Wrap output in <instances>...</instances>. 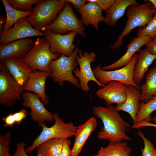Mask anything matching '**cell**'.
Returning <instances> with one entry per match:
<instances>
[{"label":"cell","mask_w":156,"mask_h":156,"mask_svg":"<svg viewBox=\"0 0 156 156\" xmlns=\"http://www.w3.org/2000/svg\"><path fill=\"white\" fill-rule=\"evenodd\" d=\"M92 109L94 115L101 119L103 125L98 133L97 137L99 139L111 142L131 140L126 131L131 126L121 117L115 107L96 106Z\"/></svg>","instance_id":"6da1fadb"},{"label":"cell","mask_w":156,"mask_h":156,"mask_svg":"<svg viewBox=\"0 0 156 156\" xmlns=\"http://www.w3.org/2000/svg\"><path fill=\"white\" fill-rule=\"evenodd\" d=\"M141 4L131 5L127 8V20L125 28L113 44L109 48L113 49L120 48L123 44V38L129 34L135 28L144 27L147 25L152 19L156 10L152 3L149 1Z\"/></svg>","instance_id":"7a4b0ae2"},{"label":"cell","mask_w":156,"mask_h":156,"mask_svg":"<svg viewBox=\"0 0 156 156\" xmlns=\"http://www.w3.org/2000/svg\"><path fill=\"white\" fill-rule=\"evenodd\" d=\"M66 2L65 0H39L26 19L33 27L41 31L55 20Z\"/></svg>","instance_id":"3957f363"},{"label":"cell","mask_w":156,"mask_h":156,"mask_svg":"<svg viewBox=\"0 0 156 156\" xmlns=\"http://www.w3.org/2000/svg\"><path fill=\"white\" fill-rule=\"evenodd\" d=\"M79 42L73 53L70 56L62 55L52 61L49 64L51 72L49 77L55 83L62 86L64 82L68 81L77 88L79 87V80L73 75V71L79 64L77 60L79 49Z\"/></svg>","instance_id":"277c9868"},{"label":"cell","mask_w":156,"mask_h":156,"mask_svg":"<svg viewBox=\"0 0 156 156\" xmlns=\"http://www.w3.org/2000/svg\"><path fill=\"white\" fill-rule=\"evenodd\" d=\"M59 57L51 51L50 44L44 36L34 40L32 48L23 59L33 72L42 71L51 73L50 63Z\"/></svg>","instance_id":"5b68a950"},{"label":"cell","mask_w":156,"mask_h":156,"mask_svg":"<svg viewBox=\"0 0 156 156\" xmlns=\"http://www.w3.org/2000/svg\"><path fill=\"white\" fill-rule=\"evenodd\" d=\"M85 29L82 22L77 17L71 4L66 2L55 20L41 31L47 30L54 33L61 34L75 31L80 36L84 37Z\"/></svg>","instance_id":"8992f818"},{"label":"cell","mask_w":156,"mask_h":156,"mask_svg":"<svg viewBox=\"0 0 156 156\" xmlns=\"http://www.w3.org/2000/svg\"><path fill=\"white\" fill-rule=\"evenodd\" d=\"M53 115L55 121L54 124L49 127L47 126L42 127L40 134L25 150L27 154L31 153L39 144L47 140L56 138L66 139L75 135L77 127L73 123L65 122L57 113L53 114Z\"/></svg>","instance_id":"52a82bcc"},{"label":"cell","mask_w":156,"mask_h":156,"mask_svg":"<svg viewBox=\"0 0 156 156\" xmlns=\"http://www.w3.org/2000/svg\"><path fill=\"white\" fill-rule=\"evenodd\" d=\"M138 54L134 55L131 62L122 68L113 70H105L102 69L99 64L92 69L94 75L98 81L103 86L109 82L115 81L120 82L126 86H132L139 90L140 87L135 83L133 77V71L136 63Z\"/></svg>","instance_id":"ba28073f"},{"label":"cell","mask_w":156,"mask_h":156,"mask_svg":"<svg viewBox=\"0 0 156 156\" xmlns=\"http://www.w3.org/2000/svg\"><path fill=\"white\" fill-rule=\"evenodd\" d=\"M23 86L18 84L10 74L4 63L0 64V104L13 107L17 100H21Z\"/></svg>","instance_id":"9c48e42d"},{"label":"cell","mask_w":156,"mask_h":156,"mask_svg":"<svg viewBox=\"0 0 156 156\" xmlns=\"http://www.w3.org/2000/svg\"><path fill=\"white\" fill-rule=\"evenodd\" d=\"M96 56L94 52L82 53L80 49L77 56L79 68H77L73 73L75 77L79 79V88L84 92H87L90 90L88 83L90 81L95 82L99 87L104 86L98 81L91 68V63L95 61Z\"/></svg>","instance_id":"30bf717a"},{"label":"cell","mask_w":156,"mask_h":156,"mask_svg":"<svg viewBox=\"0 0 156 156\" xmlns=\"http://www.w3.org/2000/svg\"><path fill=\"white\" fill-rule=\"evenodd\" d=\"M43 32L53 53L60 56L62 55L70 56L73 53L76 48L73 41L78 34L77 32L72 31L65 34H55L47 30Z\"/></svg>","instance_id":"8fae6325"},{"label":"cell","mask_w":156,"mask_h":156,"mask_svg":"<svg viewBox=\"0 0 156 156\" xmlns=\"http://www.w3.org/2000/svg\"><path fill=\"white\" fill-rule=\"evenodd\" d=\"M21 97L23 101V105L30 108L31 118L37 122L39 127H42L47 126L46 121L54 120L53 114L45 108L38 94L29 92H23Z\"/></svg>","instance_id":"7c38bea8"},{"label":"cell","mask_w":156,"mask_h":156,"mask_svg":"<svg viewBox=\"0 0 156 156\" xmlns=\"http://www.w3.org/2000/svg\"><path fill=\"white\" fill-rule=\"evenodd\" d=\"M44 36L43 32L34 28L26 18H24L17 21L12 27L0 34V43L2 44L18 40Z\"/></svg>","instance_id":"4fadbf2b"},{"label":"cell","mask_w":156,"mask_h":156,"mask_svg":"<svg viewBox=\"0 0 156 156\" xmlns=\"http://www.w3.org/2000/svg\"><path fill=\"white\" fill-rule=\"evenodd\" d=\"M34 42L32 39L27 38L0 44V61L23 58L32 48Z\"/></svg>","instance_id":"5bb4252c"},{"label":"cell","mask_w":156,"mask_h":156,"mask_svg":"<svg viewBox=\"0 0 156 156\" xmlns=\"http://www.w3.org/2000/svg\"><path fill=\"white\" fill-rule=\"evenodd\" d=\"M126 86L122 83L113 81L104 85L96 91V94L103 99L108 105L113 103L117 105L123 103L127 97Z\"/></svg>","instance_id":"9a60e30c"},{"label":"cell","mask_w":156,"mask_h":156,"mask_svg":"<svg viewBox=\"0 0 156 156\" xmlns=\"http://www.w3.org/2000/svg\"><path fill=\"white\" fill-rule=\"evenodd\" d=\"M51 73L42 71L33 72L23 86L24 91L33 92L38 94L44 105H47L49 101L46 93L45 84L47 79L50 76Z\"/></svg>","instance_id":"2e32d148"},{"label":"cell","mask_w":156,"mask_h":156,"mask_svg":"<svg viewBox=\"0 0 156 156\" xmlns=\"http://www.w3.org/2000/svg\"><path fill=\"white\" fill-rule=\"evenodd\" d=\"M152 38L149 36L134 37L127 46V50L124 55L115 62L102 67L103 70H108L125 66L129 64L137 51H139L141 48Z\"/></svg>","instance_id":"e0dca14e"},{"label":"cell","mask_w":156,"mask_h":156,"mask_svg":"<svg viewBox=\"0 0 156 156\" xmlns=\"http://www.w3.org/2000/svg\"><path fill=\"white\" fill-rule=\"evenodd\" d=\"M97 125L96 118L92 117L77 127L75 135L74 144L70 156H78L88 138L95 129Z\"/></svg>","instance_id":"ac0fdd59"},{"label":"cell","mask_w":156,"mask_h":156,"mask_svg":"<svg viewBox=\"0 0 156 156\" xmlns=\"http://www.w3.org/2000/svg\"><path fill=\"white\" fill-rule=\"evenodd\" d=\"M16 82L23 86L33 72L22 58L10 59L3 61Z\"/></svg>","instance_id":"d6986e66"},{"label":"cell","mask_w":156,"mask_h":156,"mask_svg":"<svg viewBox=\"0 0 156 156\" xmlns=\"http://www.w3.org/2000/svg\"><path fill=\"white\" fill-rule=\"evenodd\" d=\"M86 1L88 2L77 10L81 16V20L84 26L92 25L96 30H98L99 22H104L105 19V17L102 14L103 10L95 3Z\"/></svg>","instance_id":"ffe728a7"},{"label":"cell","mask_w":156,"mask_h":156,"mask_svg":"<svg viewBox=\"0 0 156 156\" xmlns=\"http://www.w3.org/2000/svg\"><path fill=\"white\" fill-rule=\"evenodd\" d=\"M126 91V101L122 104L117 105L115 107L118 111H122L128 113L134 122L140 107V92L137 88L132 86H127Z\"/></svg>","instance_id":"44dd1931"},{"label":"cell","mask_w":156,"mask_h":156,"mask_svg":"<svg viewBox=\"0 0 156 156\" xmlns=\"http://www.w3.org/2000/svg\"><path fill=\"white\" fill-rule=\"evenodd\" d=\"M156 60V55L151 54L146 48L139 51L133 71V80L137 85L140 84L149 66Z\"/></svg>","instance_id":"7402d4cb"},{"label":"cell","mask_w":156,"mask_h":156,"mask_svg":"<svg viewBox=\"0 0 156 156\" xmlns=\"http://www.w3.org/2000/svg\"><path fill=\"white\" fill-rule=\"evenodd\" d=\"M138 4L135 0H116L112 6L105 10L104 22L109 26L116 25L123 16L129 6Z\"/></svg>","instance_id":"603a6c76"},{"label":"cell","mask_w":156,"mask_h":156,"mask_svg":"<svg viewBox=\"0 0 156 156\" xmlns=\"http://www.w3.org/2000/svg\"><path fill=\"white\" fill-rule=\"evenodd\" d=\"M131 148L126 142H111L101 146L97 154L90 156H130Z\"/></svg>","instance_id":"cb8c5ba5"},{"label":"cell","mask_w":156,"mask_h":156,"mask_svg":"<svg viewBox=\"0 0 156 156\" xmlns=\"http://www.w3.org/2000/svg\"><path fill=\"white\" fill-rule=\"evenodd\" d=\"M64 139L53 138L47 140L37 147V156H60Z\"/></svg>","instance_id":"d4e9b609"},{"label":"cell","mask_w":156,"mask_h":156,"mask_svg":"<svg viewBox=\"0 0 156 156\" xmlns=\"http://www.w3.org/2000/svg\"><path fill=\"white\" fill-rule=\"evenodd\" d=\"M155 66L146 75L144 83L140 87V101L146 102L156 96V60Z\"/></svg>","instance_id":"484cf974"},{"label":"cell","mask_w":156,"mask_h":156,"mask_svg":"<svg viewBox=\"0 0 156 156\" xmlns=\"http://www.w3.org/2000/svg\"><path fill=\"white\" fill-rule=\"evenodd\" d=\"M6 13V20L2 32L8 30L20 19L29 16L32 11L22 12L12 7L6 0H1Z\"/></svg>","instance_id":"4316f807"},{"label":"cell","mask_w":156,"mask_h":156,"mask_svg":"<svg viewBox=\"0 0 156 156\" xmlns=\"http://www.w3.org/2000/svg\"><path fill=\"white\" fill-rule=\"evenodd\" d=\"M156 110V96L145 103L143 102L140 103L139 111L133 124H136L143 120L149 122L152 120L151 114Z\"/></svg>","instance_id":"83f0119b"},{"label":"cell","mask_w":156,"mask_h":156,"mask_svg":"<svg viewBox=\"0 0 156 156\" xmlns=\"http://www.w3.org/2000/svg\"><path fill=\"white\" fill-rule=\"evenodd\" d=\"M27 115L26 111L24 109L14 113H10L8 116L2 118L4 122L3 126L12 127L15 124L19 125Z\"/></svg>","instance_id":"f1b7e54d"},{"label":"cell","mask_w":156,"mask_h":156,"mask_svg":"<svg viewBox=\"0 0 156 156\" xmlns=\"http://www.w3.org/2000/svg\"><path fill=\"white\" fill-rule=\"evenodd\" d=\"M8 4L15 9L21 11H32L33 5L39 0H6Z\"/></svg>","instance_id":"f546056e"},{"label":"cell","mask_w":156,"mask_h":156,"mask_svg":"<svg viewBox=\"0 0 156 156\" xmlns=\"http://www.w3.org/2000/svg\"><path fill=\"white\" fill-rule=\"evenodd\" d=\"M137 36V37L149 36L152 38H156V10L146 26L143 28H139Z\"/></svg>","instance_id":"4dcf8cb0"},{"label":"cell","mask_w":156,"mask_h":156,"mask_svg":"<svg viewBox=\"0 0 156 156\" xmlns=\"http://www.w3.org/2000/svg\"><path fill=\"white\" fill-rule=\"evenodd\" d=\"M139 135L142 138L144 143V147L141 149L142 155L140 156H156V149L152 142L144 134L139 131Z\"/></svg>","instance_id":"1f68e13d"},{"label":"cell","mask_w":156,"mask_h":156,"mask_svg":"<svg viewBox=\"0 0 156 156\" xmlns=\"http://www.w3.org/2000/svg\"><path fill=\"white\" fill-rule=\"evenodd\" d=\"M11 140V134L9 132L0 135V156H13L9 153Z\"/></svg>","instance_id":"d6a6232c"},{"label":"cell","mask_w":156,"mask_h":156,"mask_svg":"<svg viewBox=\"0 0 156 156\" xmlns=\"http://www.w3.org/2000/svg\"><path fill=\"white\" fill-rule=\"evenodd\" d=\"M96 3L102 10L105 11L110 8L114 5L116 0H88Z\"/></svg>","instance_id":"836d02e7"},{"label":"cell","mask_w":156,"mask_h":156,"mask_svg":"<svg viewBox=\"0 0 156 156\" xmlns=\"http://www.w3.org/2000/svg\"><path fill=\"white\" fill-rule=\"evenodd\" d=\"M71 142L68 138L64 139L60 156H70L71 149L70 146Z\"/></svg>","instance_id":"e575fe53"},{"label":"cell","mask_w":156,"mask_h":156,"mask_svg":"<svg viewBox=\"0 0 156 156\" xmlns=\"http://www.w3.org/2000/svg\"><path fill=\"white\" fill-rule=\"evenodd\" d=\"M25 143L23 142L17 143L16 149L13 156H29L25 151Z\"/></svg>","instance_id":"d590c367"},{"label":"cell","mask_w":156,"mask_h":156,"mask_svg":"<svg viewBox=\"0 0 156 156\" xmlns=\"http://www.w3.org/2000/svg\"><path fill=\"white\" fill-rule=\"evenodd\" d=\"M145 45L150 53L156 55V38H152Z\"/></svg>","instance_id":"8d00e7d4"},{"label":"cell","mask_w":156,"mask_h":156,"mask_svg":"<svg viewBox=\"0 0 156 156\" xmlns=\"http://www.w3.org/2000/svg\"><path fill=\"white\" fill-rule=\"evenodd\" d=\"M66 2L73 5V7L77 10L81 8L86 4L85 0H65Z\"/></svg>","instance_id":"74e56055"},{"label":"cell","mask_w":156,"mask_h":156,"mask_svg":"<svg viewBox=\"0 0 156 156\" xmlns=\"http://www.w3.org/2000/svg\"><path fill=\"white\" fill-rule=\"evenodd\" d=\"M153 127L156 128V124L143 120L139 123L134 124L131 126V128L139 129L141 127Z\"/></svg>","instance_id":"f35d334b"},{"label":"cell","mask_w":156,"mask_h":156,"mask_svg":"<svg viewBox=\"0 0 156 156\" xmlns=\"http://www.w3.org/2000/svg\"><path fill=\"white\" fill-rule=\"evenodd\" d=\"M6 20V18L2 16H0V34L1 33L3 30V28L5 26Z\"/></svg>","instance_id":"ab89813d"},{"label":"cell","mask_w":156,"mask_h":156,"mask_svg":"<svg viewBox=\"0 0 156 156\" xmlns=\"http://www.w3.org/2000/svg\"><path fill=\"white\" fill-rule=\"evenodd\" d=\"M153 4L154 7L156 9V0H149Z\"/></svg>","instance_id":"60d3db41"},{"label":"cell","mask_w":156,"mask_h":156,"mask_svg":"<svg viewBox=\"0 0 156 156\" xmlns=\"http://www.w3.org/2000/svg\"><path fill=\"white\" fill-rule=\"evenodd\" d=\"M152 120L154 122H156V115L154 116L152 118Z\"/></svg>","instance_id":"b9f144b4"},{"label":"cell","mask_w":156,"mask_h":156,"mask_svg":"<svg viewBox=\"0 0 156 156\" xmlns=\"http://www.w3.org/2000/svg\"></svg>","instance_id":"7bdbcfd3"}]
</instances>
